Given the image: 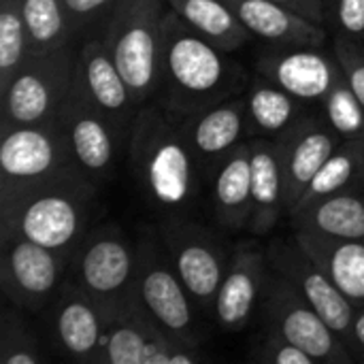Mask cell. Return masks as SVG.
<instances>
[{
	"instance_id": "cell-1",
	"label": "cell",
	"mask_w": 364,
	"mask_h": 364,
	"mask_svg": "<svg viewBox=\"0 0 364 364\" xmlns=\"http://www.w3.org/2000/svg\"><path fill=\"white\" fill-rule=\"evenodd\" d=\"M128 166L141 198L160 218L186 215L209 183L183 122L158 100L141 105L128 134Z\"/></svg>"
},
{
	"instance_id": "cell-2",
	"label": "cell",
	"mask_w": 364,
	"mask_h": 364,
	"mask_svg": "<svg viewBox=\"0 0 364 364\" xmlns=\"http://www.w3.org/2000/svg\"><path fill=\"white\" fill-rule=\"evenodd\" d=\"M250 79L230 51L215 47L173 9L168 11L154 100L179 119H186L243 94Z\"/></svg>"
},
{
	"instance_id": "cell-3",
	"label": "cell",
	"mask_w": 364,
	"mask_h": 364,
	"mask_svg": "<svg viewBox=\"0 0 364 364\" xmlns=\"http://www.w3.org/2000/svg\"><path fill=\"white\" fill-rule=\"evenodd\" d=\"M100 188L79 168L41 183L0 209V239L23 237L73 256L96 226Z\"/></svg>"
},
{
	"instance_id": "cell-4",
	"label": "cell",
	"mask_w": 364,
	"mask_h": 364,
	"mask_svg": "<svg viewBox=\"0 0 364 364\" xmlns=\"http://www.w3.org/2000/svg\"><path fill=\"white\" fill-rule=\"evenodd\" d=\"M168 0H117L100 26V36L136 105L156 96Z\"/></svg>"
},
{
	"instance_id": "cell-5",
	"label": "cell",
	"mask_w": 364,
	"mask_h": 364,
	"mask_svg": "<svg viewBox=\"0 0 364 364\" xmlns=\"http://www.w3.org/2000/svg\"><path fill=\"white\" fill-rule=\"evenodd\" d=\"M139 264L134 301L173 341L186 348H203L207 335L200 326V311L179 279L158 230L143 228L136 237Z\"/></svg>"
},
{
	"instance_id": "cell-6",
	"label": "cell",
	"mask_w": 364,
	"mask_h": 364,
	"mask_svg": "<svg viewBox=\"0 0 364 364\" xmlns=\"http://www.w3.org/2000/svg\"><path fill=\"white\" fill-rule=\"evenodd\" d=\"M77 168L62 119L2 128L0 209L28 190Z\"/></svg>"
},
{
	"instance_id": "cell-7",
	"label": "cell",
	"mask_w": 364,
	"mask_h": 364,
	"mask_svg": "<svg viewBox=\"0 0 364 364\" xmlns=\"http://www.w3.org/2000/svg\"><path fill=\"white\" fill-rule=\"evenodd\" d=\"M77 75L75 43L28 53L2 98V128L43 124L60 117Z\"/></svg>"
},
{
	"instance_id": "cell-8",
	"label": "cell",
	"mask_w": 364,
	"mask_h": 364,
	"mask_svg": "<svg viewBox=\"0 0 364 364\" xmlns=\"http://www.w3.org/2000/svg\"><path fill=\"white\" fill-rule=\"evenodd\" d=\"M156 230L196 309L200 316L213 318L215 299L224 282L232 247H228L218 230L207 228L188 215L160 218Z\"/></svg>"
},
{
	"instance_id": "cell-9",
	"label": "cell",
	"mask_w": 364,
	"mask_h": 364,
	"mask_svg": "<svg viewBox=\"0 0 364 364\" xmlns=\"http://www.w3.org/2000/svg\"><path fill=\"white\" fill-rule=\"evenodd\" d=\"M139 247L115 222L96 224L70 256L68 282L83 288L109 311L134 294Z\"/></svg>"
},
{
	"instance_id": "cell-10",
	"label": "cell",
	"mask_w": 364,
	"mask_h": 364,
	"mask_svg": "<svg viewBox=\"0 0 364 364\" xmlns=\"http://www.w3.org/2000/svg\"><path fill=\"white\" fill-rule=\"evenodd\" d=\"M258 318L262 326L290 339L294 346L311 354L318 364L356 363L346 341L275 269L269 273Z\"/></svg>"
},
{
	"instance_id": "cell-11",
	"label": "cell",
	"mask_w": 364,
	"mask_h": 364,
	"mask_svg": "<svg viewBox=\"0 0 364 364\" xmlns=\"http://www.w3.org/2000/svg\"><path fill=\"white\" fill-rule=\"evenodd\" d=\"M70 256L23 237L0 239V286L6 301L28 314H41L68 279Z\"/></svg>"
},
{
	"instance_id": "cell-12",
	"label": "cell",
	"mask_w": 364,
	"mask_h": 364,
	"mask_svg": "<svg viewBox=\"0 0 364 364\" xmlns=\"http://www.w3.org/2000/svg\"><path fill=\"white\" fill-rule=\"evenodd\" d=\"M107 314L98 364H196L207 358L203 348L179 346L160 331L134 296Z\"/></svg>"
},
{
	"instance_id": "cell-13",
	"label": "cell",
	"mask_w": 364,
	"mask_h": 364,
	"mask_svg": "<svg viewBox=\"0 0 364 364\" xmlns=\"http://www.w3.org/2000/svg\"><path fill=\"white\" fill-rule=\"evenodd\" d=\"M60 119L66 128L77 168L102 190L113 181L117 156L126 143L77 85H73L70 96L60 111Z\"/></svg>"
},
{
	"instance_id": "cell-14",
	"label": "cell",
	"mask_w": 364,
	"mask_h": 364,
	"mask_svg": "<svg viewBox=\"0 0 364 364\" xmlns=\"http://www.w3.org/2000/svg\"><path fill=\"white\" fill-rule=\"evenodd\" d=\"M107 318L109 314L102 303L66 279L47 318L51 350L66 360L98 364Z\"/></svg>"
},
{
	"instance_id": "cell-15",
	"label": "cell",
	"mask_w": 364,
	"mask_h": 364,
	"mask_svg": "<svg viewBox=\"0 0 364 364\" xmlns=\"http://www.w3.org/2000/svg\"><path fill=\"white\" fill-rule=\"evenodd\" d=\"M75 85L113 124L122 141L128 143L130 128L141 107L100 34H87L77 47Z\"/></svg>"
},
{
	"instance_id": "cell-16",
	"label": "cell",
	"mask_w": 364,
	"mask_h": 364,
	"mask_svg": "<svg viewBox=\"0 0 364 364\" xmlns=\"http://www.w3.org/2000/svg\"><path fill=\"white\" fill-rule=\"evenodd\" d=\"M267 256L271 269L282 273L348 346L350 326L356 307L343 296V292L333 284V279L316 264V260L301 247L294 235L290 239H277L269 243Z\"/></svg>"
},
{
	"instance_id": "cell-17",
	"label": "cell",
	"mask_w": 364,
	"mask_h": 364,
	"mask_svg": "<svg viewBox=\"0 0 364 364\" xmlns=\"http://www.w3.org/2000/svg\"><path fill=\"white\" fill-rule=\"evenodd\" d=\"M269 273L267 247H260L254 239L232 245L228 269L213 307V320L224 333L235 335L252 324L258 316Z\"/></svg>"
},
{
	"instance_id": "cell-18",
	"label": "cell",
	"mask_w": 364,
	"mask_h": 364,
	"mask_svg": "<svg viewBox=\"0 0 364 364\" xmlns=\"http://www.w3.org/2000/svg\"><path fill=\"white\" fill-rule=\"evenodd\" d=\"M256 75L277 83L303 102H322L343 77L335 51L324 47H271L256 60Z\"/></svg>"
},
{
	"instance_id": "cell-19",
	"label": "cell",
	"mask_w": 364,
	"mask_h": 364,
	"mask_svg": "<svg viewBox=\"0 0 364 364\" xmlns=\"http://www.w3.org/2000/svg\"><path fill=\"white\" fill-rule=\"evenodd\" d=\"M282 151L284 186H286V215L294 211L311 179L341 143L322 113H305L284 136L275 139Z\"/></svg>"
},
{
	"instance_id": "cell-20",
	"label": "cell",
	"mask_w": 364,
	"mask_h": 364,
	"mask_svg": "<svg viewBox=\"0 0 364 364\" xmlns=\"http://www.w3.org/2000/svg\"><path fill=\"white\" fill-rule=\"evenodd\" d=\"M183 122V130L194 149V156L209 181L215 166L247 139L245 96H232L211 109L190 115Z\"/></svg>"
},
{
	"instance_id": "cell-21",
	"label": "cell",
	"mask_w": 364,
	"mask_h": 364,
	"mask_svg": "<svg viewBox=\"0 0 364 364\" xmlns=\"http://www.w3.org/2000/svg\"><path fill=\"white\" fill-rule=\"evenodd\" d=\"M211 213L226 232L247 230L252 218V147L250 139L237 145L211 173Z\"/></svg>"
},
{
	"instance_id": "cell-22",
	"label": "cell",
	"mask_w": 364,
	"mask_h": 364,
	"mask_svg": "<svg viewBox=\"0 0 364 364\" xmlns=\"http://www.w3.org/2000/svg\"><path fill=\"white\" fill-rule=\"evenodd\" d=\"M252 36L271 47H324L328 34L299 13L273 0H226Z\"/></svg>"
},
{
	"instance_id": "cell-23",
	"label": "cell",
	"mask_w": 364,
	"mask_h": 364,
	"mask_svg": "<svg viewBox=\"0 0 364 364\" xmlns=\"http://www.w3.org/2000/svg\"><path fill=\"white\" fill-rule=\"evenodd\" d=\"M252 147V218L247 230L256 237L273 232L286 215L282 151L275 139H250Z\"/></svg>"
},
{
	"instance_id": "cell-24",
	"label": "cell",
	"mask_w": 364,
	"mask_h": 364,
	"mask_svg": "<svg viewBox=\"0 0 364 364\" xmlns=\"http://www.w3.org/2000/svg\"><path fill=\"white\" fill-rule=\"evenodd\" d=\"M292 235L343 296L354 307H364V241L335 239L309 230H292Z\"/></svg>"
},
{
	"instance_id": "cell-25",
	"label": "cell",
	"mask_w": 364,
	"mask_h": 364,
	"mask_svg": "<svg viewBox=\"0 0 364 364\" xmlns=\"http://www.w3.org/2000/svg\"><path fill=\"white\" fill-rule=\"evenodd\" d=\"M243 96L247 139H279L307 113V102L260 75L250 79Z\"/></svg>"
},
{
	"instance_id": "cell-26",
	"label": "cell",
	"mask_w": 364,
	"mask_h": 364,
	"mask_svg": "<svg viewBox=\"0 0 364 364\" xmlns=\"http://www.w3.org/2000/svg\"><path fill=\"white\" fill-rule=\"evenodd\" d=\"M292 230H309L335 239L364 241V188L324 196L290 218Z\"/></svg>"
},
{
	"instance_id": "cell-27",
	"label": "cell",
	"mask_w": 364,
	"mask_h": 364,
	"mask_svg": "<svg viewBox=\"0 0 364 364\" xmlns=\"http://www.w3.org/2000/svg\"><path fill=\"white\" fill-rule=\"evenodd\" d=\"M168 6L194 32L224 51L232 53L254 38L226 0H168Z\"/></svg>"
},
{
	"instance_id": "cell-28",
	"label": "cell",
	"mask_w": 364,
	"mask_h": 364,
	"mask_svg": "<svg viewBox=\"0 0 364 364\" xmlns=\"http://www.w3.org/2000/svg\"><path fill=\"white\" fill-rule=\"evenodd\" d=\"M364 188V139L363 141H341L318 175L311 179L303 198L294 211L337 192ZM292 211V213H294ZM290 213V215H292ZM288 215V218H290Z\"/></svg>"
},
{
	"instance_id": "cell-29",
	"label": "cell",
	"mask_w": 364,
	"mask_h": 364,
	"mask_svg": "<svg viewBox=\"0 0 364 364\" xmlns=\"http://www.w3.org/2000/svg\"><path fill=\"white\" fill-rule=\"evenodd\" d=\"M30 53L49 51L73 41V30L62 0H21Z\"/></svg>"
},
{
	"instance_id": "cell-30",
	"label": "cell",
	"mask_w": 364,
	"mask_h": 364,
	"mask_svg": "<svg viewBox=\"0 0 364 364\" xmlns=\"http://www.w3.org/2000/svg\"><path fill=\"white\" fill-rule=\"evenodd\" d=\"M21 311V307L9 301L0 314V364L45 363L38 335Z\"/></svg>"
},
{
	"instance_id": "cell-31",
	"label": "cell",
	"mask_w": 364,
	"mask_h": 364,
	"mask_svg": "<svg viewBox=\"0 0 364 364\" xmlns=\"http://www.w3.org/2000/svg\"><path fill=\"white\" fill-rule=\"evenodd\" d=\"M30 53L21 0H0V94Z\"/></svg>"
},
{
	"instance_id": "cell-32",
	"label": "cell",
	"mask_w": 364,
	"mask_h": 364,
	"mask_svg": "<svg viewBox=\"0 0 364 364\" xmlns=\"http://www.w3.org/2000/svg\"><path fill=\"white\" fill-rule=\"evenodd\" d=\"M322 117L339 136V141H363L364 139V107L358 96L341 77L331 92L322 98Z\"/></svg>"
},
{
	"instance_id": "cell-33",
	"label": "cell",
	"mask_w": 364,
	"mask_h": 364,
	"mask_svg": "<svg viewBox=\"0 0 364 364\" xmlns=\"http://www.w3.org/2000/svg\"><path fill=\"white\" fill-rule=\"evenodd\" d=\"M250 360L258 364H318L311 354L273 328L262 326L250 346Z\"/></svg>"
},
{
	"instance_id": "cell-34",
	"label": "cell",
	"mask_w": 364,
	"mask_h": 364,
	"mask_svg": "<svg viewBox=\"0 0 364 364\" xmlns=\"http://www.w3.org/2000/svg\"><path fill=\"white\" fill-rule=\"evenodd\" d=\"M115 2L117 0H62L70 21L73 41L77 43L92 34L96 26H102L105 17L109 15Z\"/></svg>"
},
{
	"instance_id": "cell-35",
	"label": "cell",
	"mask_w": 364,
	"mask_h": 364,
	"mask_svg": "<svg viewBox=\"0 0 364 364\" xmlns=\"http://www.w3.org/2000/svg\"><path fill=\"white\" fill-rule=\"evenodd\" d=\"M343 68V77L364 107V43L337 34L331 47Z\"/></svg>"
},
{
	"instance_id": "cell-36",
	"label": "cell",
	"mask_w": 364,
	"mask_h": 364,
	"mask_svg": "<svg viewBox=\"0 0 364 364\" xmlns=\"http://www.w3.org/2000/svg\"><path fill=\"white\" fill-rule=\"evenodd\" d=\"M326 15L337 34L364 43V0H326Z\"/></svg>"
},
{
	"instance_id": "cell-37",
	"label": "cell",
	"mask_w": 364,
	"mask_h": 364,
	"mask_svg": "<svg viewBox=\"0 0 364 364\" xmlns=\"http://www.w3.org/2000/svg\"><path fill=\"white\" fill-rule=\"evenodd\" d=\"M277 4L288 6L290 11L299 13L301 17L314 21V23H328V15H326V0H273Z\"/></svg>"
},
{
	"instance_id": "cell-38",
	"label": "cell",
	"mask_w": 364,
	"mask_h": 364,
	"mask_svg": "<svg viewBox=\"0 0 364 364\" xmlns=\"http://www.w3.org/2000/svg\"><path fill=\"white\" fill-rule=\"evenodd\" d=\"M348 348H350L354 360L364 363V307H356V311H354L350 337H348Z\"/></svg>"
}]
</instances>
